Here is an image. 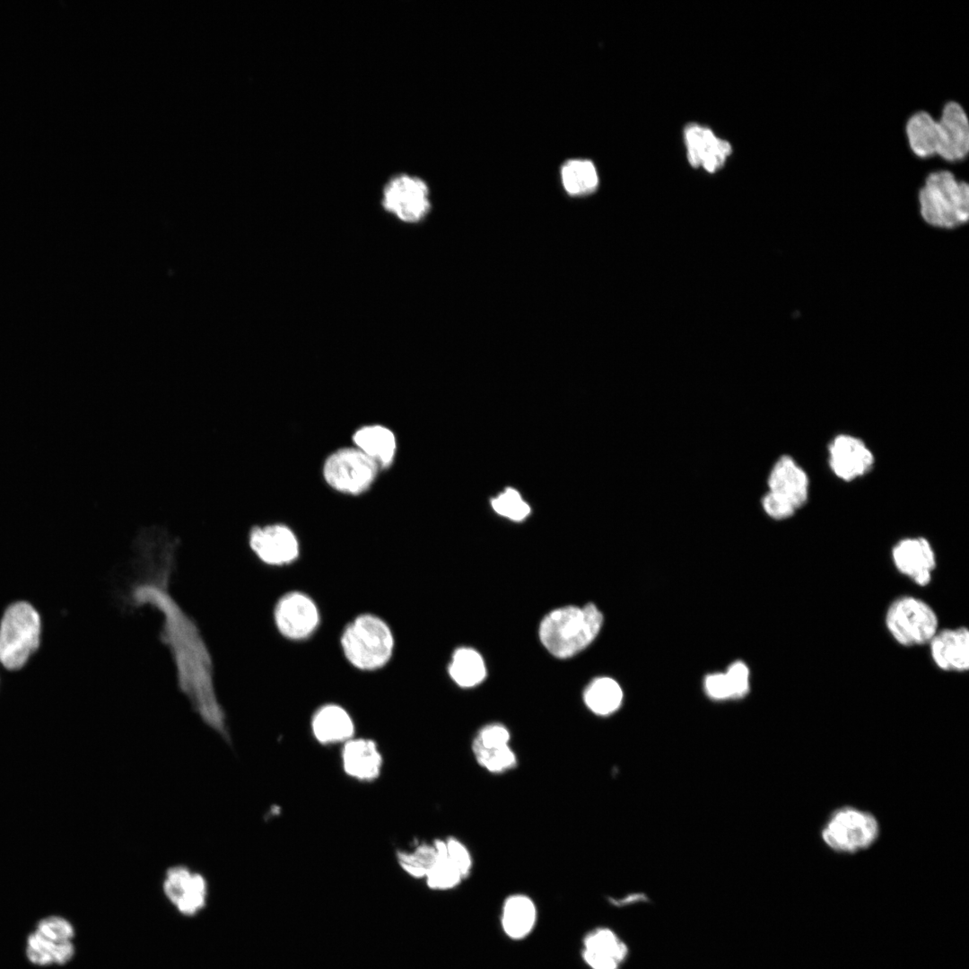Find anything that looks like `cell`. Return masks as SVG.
I'll list each match as a JSON object with an SVG mask.
<instances>
[{
	"label": "cell",
	"mask_w": 969,
	"mask_h": 969,
	"mask_svg": "<svg viewBox=\"0 0 969 969\" xmlns=\"http://www.w3.org/2000/svg\"><path fill=\"white\" fill-rule=\"evenodd\" d=\"M767 487L768 492L799 510L808 501L809 479L797 461L785 454L780 456L770 469Z\"/></svg>",
	"instance_id": "obj_18"
},
{
	"label": "cell",
	"mask_w": 969,
	"mask_h": 969,
	"mask_svg": "<svg viewBox=\"0 0 969 969\" xmlns=\"http://www.w3.org/2000/svg\"><path fill=\"white\" fill-rule=\"evenodd\" d=\"M938 145L937 155L949 162L965 159L969 152V121L964 108L948 101L938 119Z\"/></svg>",
	"instance_id": "obj_17"
},
{
	"label": "cell",
	"mask_w": 969,
	"mask_h": 969,
	"mask_svg": "<svg viewBox=\"0 0 969 969\" xmlns=\"http://www.w3.org/2000/svg\"><path fill=\"white\" fill-rule=\"evenodd\" d=\"M905 133L912 153L920 158L937 155L938 145V120L927 111H918L906 122Z\"/></svg>",
	"instance_id": "obj_26"
},
{
	"label": "cell",
	"mask_w": 969,
	"mask_h": 969,
	"mask_svg": "<svg viewBox=\"0 0 969 969\" xmlns=\"http://www.w3.org/2000/svg\"><path fill=\"white\" fill-rule=\"evenodd\" d=\"M72 923L60 916L40 920L26 941V956L38 966L63 965L74 955Z\"/></svg>",
	"instance_id": "obj_9"
},
{
	"label": "cell",
	"mask_w": 969,
	"mask_h": 969,
	"mask_svg": "<svg viewBox=\"0 0 969 969\" xmlns=\"http://www.w3.org/2000/svg\"><path fill=\"white\" fill-rule=\"evenodd\" d=\"M704 689L706 694L715 700H726L731 698L730 688L725 673L717 672L709 674L704 678Z\"/></svg>",
	"instance_id": "obj_37"
},
{
	"label": "cell",
	"mask_w": 969,
	"mask_h": 969,
	"mask_svg": "<svg viewBox=\"0 0 969 969\" xmlns=\"http://www.w3.org/2000/svg\"><path fill=\"white\" fill-rule=\"evenodd\" d=\"M378 465L357 448H343L327 457L323 467L326 482L335 490L357 495L373 483Z\"/></svg>",
	"instance_id": "obj_10"
},
{
	"label": "cell",
	"mask_w": 969,
	"mask_h": 969,
	"mask_svg": "<svg viewBox=\"0 0 969 969\" xmlns=\"http://www.w3.org/2000/svg\"><path fill=\"white\" fill-rule=\"evenodd\" d=\"M935 665L947 672H965L969 668V631L966 627L938 631L929 642Z\"/></svg>",
	"instance_id": "obj_19"
},
{
	"label": "cell",
	"mask_w": 969,
	"mask_h": 969,
	"mask_svg": "<svg viewBox=\"0 0 969 969\" xmlns=\"http://www.w3.org/2000/svg\"><path fill=\"white\" fill-rule=\"evenodd\" d=\"M472 751L476 763L490 773H504L517 766L518 758L511 745L484 748L472 744Z\"/></svg>",
	"instance_id": "obj_31"
},
{
	"label": "cell",
	"mask_w": 969,
	"mask_h": 969,
	"mask_svg": "<svg viewBox=\"0 0 969 969\" xmlns=\"http://www.w3.org/2000/svg\"><path fill=\"white\" fill-rule=\"evenodd\" d=\"M603 615L592 603L566 606L551 611L540 623L539 638L545 648L558 659H568L596 639Z\"/></svg>",
	"instance_id": "obj_3"
},
{
	"label": "cell",
	"mask_w": 969,
	"mask_h": 969,
	"mask_svg": "<svg viewBox=\"0 0 969 969\" xmlns=\"http://www.w3.org/2000/svg\"><path fill=\"white\" fill-rule=\"evenodd\" d=\"M761 506L764 513L775 520L789 519L797 511L793 506L768 491L761 498Z\"/></svg>",
	"instance_id": "obj_36"
},
{
	"label": "cell",
	"mask_w": 969,
	"mask_h": 969,
	"mask_svg": "<svg viewBox=\"0 0 969 969\" xmlns=\"http://www.w3.org/2000/svg\"><path fill=\"white\" fill-rule=\"evenodd\" d=\"M249 545L258 558L268 565H285L299 555L296 536L287 526H255L249 534Z\"/></svg>",
	"instance_id": "obj_13"
},
{
	"label": "cell",
	"mask_w": 969,
	"mask_h": 969,
	"mask_svg": "<svg viewBox=\"0 0 969 969\" xmlns=\"http://www.w3.org/2000/svg\"><path fill=\"white\" fill-rule=\"evenodd\" d=\"M40 629L39 615L31 604L9 606L0 623V663L10 670L23 667L39 645Z\"/></svg>",
	"instance_id": "obj_5"
},
{
	"label": "cell",
	"mask_w": 969,
	"mask_h": 969,
	"mask_svg": "<svg viewBox=\"0 0 969 969\" xmlns=\"http://www.w3.org/2000/svg\"><path fill=\"white\" fill-rule=\"evenodd\" d=\"M341 647L346 659L362 670L385 666L394 650V636L388 624L372 614H362L344 629Z\"/></svg>",
	"instance_id": "obj_4"
},
{
	"label": "cell",
	"mask_w": 969,
	"mask_h": 969,
	"mask_svg": "<svg viewBox=\"0 0 969 969\" xmlns=\"http://www.w3.org/2000/svg\"><path fill=\"white\" fill-rule=\"evenodd\" d=\"M447 853L451 861L467 878L473 867V859L467 847L454 836L445 839Z\"/></svg>",
	"instance_id": "obj_35"
},
{
	"label": "cell",
	"mask_w": 969,
	"mask_h": 969,
	"mask_svg": "<svg viewBox=\"0 0 969 969\" xmlns=\"http://www.w3.org/2000/svg\"><path fill=\"white\" fill-rule=\"evenodd\" d=\"M878 834L879 825L873 815L844 807L832 813L822 830V838L835 851L853 853L871 846Z\"/></svg>",
	"instance_id": "obj_7"
},
{
	"label": "cell",
	"mask_w": 969,
	"mask_h": 969,
	"mask_svg": "<svg viewBox=\"0 0 969 969\" xmlns=\"http://www.w3.org/2000/svg\"><path fill=\"white\" fill-rule=\"evenodd\" d=\"M730 688L731 698L745 696L749 691V669L740 661L733 662L724 672Z\"/></svg>",
	"instance_id": "obj_34"
},
{
	"label": "cell",
	"mask_w": 969,
	"mask_h": 969,
	"mask_svg": "<svg viewBox=\"0 0 969 969\" xmlns=\"http://www.w3.org/2000/svg\"><path fill=\"white\" fill-rule=\"evenodd\" d=\"M917 200L919 220L930 230L951 232L969 224V185L949 170L928 174Z\"/></svg>",
	"instance_id": "obj_2"
},
{
	"label": "cell",
	"mask_w": 969,
	"mask_h": 969,
	"mask_svg": "<svg viewBox=\"0 0 969 969\" xmlns=\"http://www.w3.org/2000/svg\"><path fill=\"white\" fill-rule=\"evenodd\" d=\"M312 733L322 745L346 742L354 733V724L347 711L328 703L317 710L311 720Z\"/></svg>",
	"instance_id": "obj_23"
},
{
	"label": "cell",
	"mask_w": 969,
	"mask_h": 969,
	"mask_svg": "<svg viewBox=\"0 0 969 969\" xmlns=\"http://www.w3.org/2000/svg\"><path fill=\"white\" fill-rule=\"evenodd\" d=\"M382 208L405 223H417L429 214L431 191L422 178L406 172L391 176L381 190Z\"/></svg>",
	"instance_id": "obj_8"
},
{
	"label": "cell",
	"mask_w": 969,
	"mask_h": 969,
	"mask_svg": "<svg viewBox=\"0 0 969 969\" xmlns=\"http://www.w3.org/2000/svg\"><path fill=\"white\" fill-rule=\"evenodd\" d=\"M828 462L834 474L849 482L870 471L875 458L865 442L853 435L838 434L828 446Z\"/></svg>",
	"instance_id": "obj_14"
},
{
	"label": "cell",
	"mask_w": 969,
	"mask_h": 969,
	"mask_svg": "<svg viewBox=\"0 0 969 969\" xmlns=\"http://www.w3.org/2000/svg\"><path fill=\"white\" fill-rule=\"evenodd\" d=\"M892 560L901 574L921 587L931 581L937 565L932 546L921 537L898 541L892 548Z\"/></svg>",
	"instance_id": "obj_15"
},
{
	"label": "cell",
	"mask_w": 969,
	"mask_h": 969,
	"mask_svg": "<svg viewBox=\"0 0 969 969\" xmlns=\"http://www.w3.org/2000/svg\"><path fill=\"white\" fill-rule=\"evenodd\" d=\"M492 505L497 513L514 520H521L530 512L529 506L512 488L507 489L498 498L493 500Z\"/></svg>",
	"instance_id": "obj_32"
},
{
	"label": "cell",
	"mask_w": 969,
	"mask_h": 969,
	"mask_svg": "<svg viewBox=\"0 0 969 969\" xmlns=\"http://www.w3.org/2000/svg\"><path fill=\"white\" fill-rule=\"evenodd\" d=\"M584 703L595 714L607 716L615 711L623 701V691L613 678L594 679L585 689Z\"/></svg>",
	"instance_id": "obj_27"
},
{
	"label": "cell",
	"mask_w": 969,
	"mask_h": 969,
	"mask_svg": "<svg viewBox=\"0 0 969 969\" xmlns=\"http://www.w3.org/2000/svg\"><path fill=\"white\" fill-rule=\"evenodd\" d=\"M439 855L437 839L432 842H423L412 851H399L397 860L401 869L415 878H424L427 871Z\"/></svg>",
	"instance_id": "obj_30"
},
{
	"label": "cell",
	"mask_w": 969,
	"mask_h": 969,
	"mask_svg": "<svg viewBox=\"0 0 969 969\" xmlns=\"http://www.w3.org/2000/svg\"><path fill=\"white\" fill-rule=\"evenodd\" d=\"M626 955V946L610 929H594L583 938L581 956L590 969H618Z\"/></svg>",
	"instance_id": "obj_20"
},
{
	"label": "cell",
	"mask_w": 969,
	"mask_h": 969,
	"mask_svg": "<svg viewBox=\"0 0 969 969\" xmlns=\"http://www.w3.org/2000/svg\"><path fill=\"white\" fill-rule=\"evenodd\" d=\"M274 619L278 631L284 637L302 640L316 630L319 614L315 602L308 595L292 591L277 601Z\"/></svg>",
	"instance_id": "obj_11"
},
{
	"label": "cell",
	"mask_w": 969,
	"mask_h": 969,
	"mask_svg": "<svg viewBox=\"0 0 969 969\" xmlns=\"http://www.w3.org/2000/svg\"><path fill=\"white\" fill-rule=\"evenodd\" d=\"M353 441L379 468H387L393 463L397 442L388 428L378 424L361 427L354 433Z\"/></svg>",
	"instance_id": "obj_24"
},
{
	"label": "cell",
	"mask_w": 969,
	"mask_h": 969,
	"mask_svg": "<svg viewBox=\"0 0 969 969\" xmlns=\"http://www.w3.org/2000/svg\"><path fill=\"white\" fill-rule=\"evenodd\" d=\"M439 855L433 865L427 871L424 880L432 890H450L466 879L447 853L445 839H437Z\"/></svg>",
	"instance_id": "obj_29"
},
{
	"label": "cell",
	"mask_w": 969,
	"mask_h": 969,
	"mask_svg": "<svg viewBox=\"0 0 969 969\" xmlns=\"http://www.w3.org/2000/svg\"><path fill=\"white\" fill-rule=\"evenodd\" d=\"M560 179L566 194L572 197L591 195L599 185L595 163L584 158L566 160L560 167Z\"/></svg>",
	"instance_id": "obj_25"
},
{
	"label": "cell",
	"mask_w": 969,
	"mask_h": 969,
	"mask_svg": "<svg viewBox=\"0 0 969 969\" xmlns=\"http://www.w3.org/2000/svg\"><path fill=\"white\" fill-rule=\"evenodd\" d=\"M173 554L171 544L158 551L143 546V574L131 585L129 603L135 607L150 606L160 612L162 617L160 638L171 655L179 689L202 720L229 740L208 646L194 619L170 592Z\"/></svg>",
	"instance_id": "obj_1"
},
{
	"label": "cell",
	"mask_w": 969,
	"mask_h": 969,
	"mask_svg": "<svg viewBox=\"0 0 969 969\" xmlns=\"http://www.w3.org/2000/svg\"><path fill=\"white\" fill-rule=\"evenodd\" d=\"M684 141L689 163L708 172L719 170L732 152L729 142L699 124H688L685 127Z\"/></svg>",
	"instance_id": "obj_16"
},
{
	"label": "cell",
	"mask_w": 969,
	"mask_h": 969,
	"mask_svg": "<svg viewBox=\"0 0 969 969\" xmlns=\"http://www.w3.org/2000/svg\"><path fill=\"white\" fill-rule=\"evenodd\" d=\"M449 674L461 687H473L486 676L485 665L481 655L471 648H458L453 653Z\"/></svg>",
	"instance_id": "obj_28"
},
{
	"label": "cell",
	"mask_w": 969,
	"mask_h": 969,
	"mask_svg": "<svg viewBox=\"0 0 969 969\" xmlns=\"http://www.w3.org/2000/svg\"><path fill=\"white\" fill-rule=\"evenodd\" d=\"M345 773L360 781H372L381 772L383 759L372 739L351 738L345 742L342 754Z\"/></svg>",
	"instance_id": "obj_21"
},
{
	"label": "cell",
	"mask_w": 969,
	"mask_h": 969,
	"mask_svg": "<svg viewBox=\"0 0 969 969\" xmlns=\"http://www.w3.org/2000/svg\"><path fill=\"white\" fill-rule=\"evenodd\" d=\"M167 899L186 916H193L205 907L208 895L206 879L186 866L167 869L162 884Z\"/></svg>",
	"instance_id": "obj_12"
},
{
	"label": "cell",
	"mask_w": 969,
	"mask_h": 969,
	"mask_svg": "<svg viewBox=\"0 0 969 969\" xmlns=\"http://www.w3.org/2000/svg\"><path fill=\"white\" fill-rule=\"evenodd\" d=\"M885 623L895 642L905 647L929 644L938 631L934 609L913 596L894 600L886 610Z\"/></svg>",
	"instance_id": "obj_6"
},
{
	"label": "cell",
	"mask_w": 969,
	"mask_h": 969,
	"mask_svg": "<svg viewBox=\"0 0 969 969\" xmlns=\"http://www.w3.org/2000/svg\"><path fill=\"white\" fill-rule=\"evenodd\" d=\"M537 908L533 899L521 893L509 895L503 902L501 926L511 940H522L534 930L537 921Z\"/></svg>",
	"instance_id": "obj_22"
},
{
	"label": "cell",
	"mask_w": 969,
	"mask_h": 969,
	"mask_svg": "<svg viewBox=\"0 0 969 969\" xmlns=\"http://www.w3.org/2000/svg\"><path fill=\"white\" fill-rule=\"evenodd\" d=\"M510 741L511 732L507 727L501 723H490L477 732L472 744L484 748H493L508 746Z\"/></svg>",
	"instance_id": "obj_33"
}]
</instances>
